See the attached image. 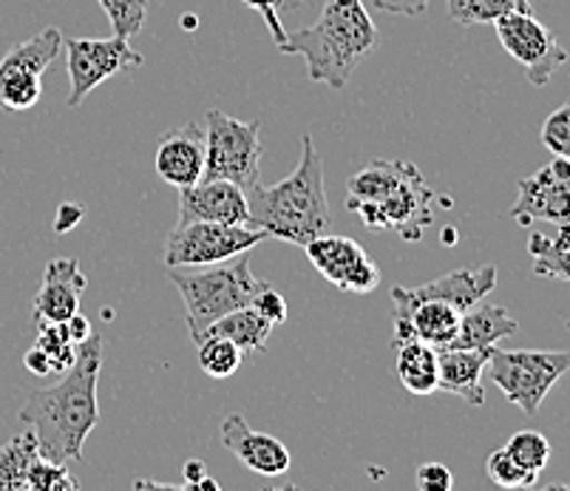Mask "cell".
I'll return each instance as SVG.
<instances>
[{"mask_svg": "<svg viewBox=\"0 0 570 491\" xmlns=\"http://www.w3.org/2000/svg\"><path fill=\"white\" fill-rule=\"evenodd\" d=\"M102 366V338L97 333L77 344V359L55 386L26 397L18 418L32 429L40 454L55 463L82 460V446L100 421L97 381Z\"/></svg>", "mask_w": 570, "mask_h": 491, "instance_id": "6da1fadb", "label": "cell"}, {"mask_svg": "<svg viewBox=\"0 0 570 491\" xmlns=\"http://www.w3.org/2000/svg\"><path fill=\"white\" fill-rule=\"evenodd\" d=\"M434 190L414 163L372 159L346 179V208L372 230H395L420 242L434 219Z\"/></svg>", "mask_w": 570, "mask_h": 491, "instance_id": "7a4b0ae2", "label": "cell"}, {"mask_svg": "<svg viewBox=\"0 0 570 491\" xmlns=\"http://www.w3.org/2000/svg\"><path fill=\"white\" fill-rule=\"evenodd\" d=\"M247 208L250 227L289 245L307 247L313 239L330 234L333 214L326 202L324 163L309 134L302 137V159L293 174L273 188H262L258 183L247 190Z\"/></svg>", "mask_w": 570, "mask_h": 491, "instance_id": "3957f363", "label": "cell"}, {"mask_svg": "<svg viewBox=\"0 0 570 491\" xmlns=\"http://www.w3.org/2000/svg\"><path fill=\"white\" fill-rule=\"evenodd\" d=\"M377 40V26L364 0H326L321 18L307 29L287 32L278 51L302 55L309 80L341 91Z\"/></svg>", "mask_w": 570, "mask_h": 491, "instance_id": "277c9868", "label": "cell"}, {"mask_svg": "<svg viewBox=\"0 0 570 491\" xmlns=\"http://www.w3.org/2000/svg\"><path fill=\"white\" fill-rule=\"evenodd\" d=\"M168 278L179 291L185 302V318H188L190 338L199 344L207 335L210 324L219 322L222 315L238 307H250L262 278L253 276L250 256H238L207 267H168Z\"/></svg>", "mask_w": 570, "mask_h": 491, "instance_id": "5b68a950", "label": "cell"}, {"mask_svg": "<svg viewBox=\"0 0 570 491\" xmlns=\"http://www.w3.org/2000/svg\"><path fill=\"white\" fill-rule=\"evenodd\" d=\"M262 122L236 120L230 114L210 108L205 114V170L202 179H227L250 190L262 179Z\"/></svg>", "mask_w": 570, "mask_h": 491, "instance_id": "8992f818", "label": "cell"}, {"mask_svg": "<svg viewBox=\"0 0 570 491\" xmlns=\"http://www.w3.org/2000/svg\"><path fill=\"white\" fill-rule=\"evenodd\" d=\"M491 379L525 415H537L548 392L570 370V350H497L489 361Z\"/></svg>", "mask_w": 570, "mask_h": 491, "instance_id": "52a82bcc", "label": "cell"}, {"mask_svg": "<svg viewBox=\"0 0 570 491\" xmlns=\"http://www.w3.org/2000/svg\"><path fill=\"white\" fill-rule=\"evenodd\" d=\"M264 239L267 234L258 227L185 222V225H176L165 239V267L219 265L238 253H250Z\"/></svg>", "mask_w": 570, "mask_h": 491, "instance_id": "ba28073f", "label": "cell"}, {"mask_svg": "<svg viewBox=\"0 0 570 491\" xmlns=\"http://www.w3.org/2000/svg\"><path fill=\"white\" fill-rule=\"evenodd\" d=\"M63 49V32L49 26L40 35L18 43L0 60V111H29L43 97V71Z\"/></svg>", "mask_w": 570, "mask_h": 491, "instance_id": "9c48e42d", "label": "cell"}, {"mask_svg": "<svg viewBox=\"0 0 570 491\" xmlns=\"http://www.w3.org/2000/svg\"><path fill=\"white\" fill-rule=\"evenodd\" d=\"M494 29L502 49L525 69L528 82L537 89L551 82V77L568 63V51L559 46L557 35L542 20H537L533 12L502 14L500 20H494Z\"/></svg>", "mask_w": 570, "mask_h": 491, "instance_id": "30bf717a", "label": "cell"}, {"mask_svg": "<svg viewBox=\"0 0 570 491\" xmlns=\"http://www.w3.org/2000/svg\"><path fill=\"white\" fill-rule=\"evenodd\" d=\"M69 51V106L77 108L97 86L126 69H139L145 57L126 38H63Z\"/></svg>", "mask_w": 570, "mask_h": 491, "instance_id": "8fae6325", "label": "cell"}, {"mask_svg": "<svg viewBox=\"0 0 570 491\" xmlns=\"http://www.w3.org/2000/svg\"><path fill=\"white\" fill-rule=\"evenodd\" d=\"M315 271L344 293H372L381 287V267L350 236L324 234L307 245Z\"/></svg>", "mask_w": 570, "mask_h": 491, "instance_id": "7c38bea8", "label": "cell"}, {"mask_svg": "<svg viewBox=\"0 0 570 491\" xmlns=\"http://www.w3.org/2000/svg\"><path fill=\"white\" fill-rule=\"evenodd\" d=\"M517 190H520V196H517L514 208H511V219H517L520 225H531V222L562 225V222H570L568 159L553 157L551 163L542 165L537 174L520 179Z\"/></svg>", "mask_w": 570, "mask_h": 491, "instance_id": "4fadbf2b", "label": "cell"}, {"mask_svg": "<svg viewBox=\"0 0 570 491\" xmlns=\"http://www.w3.org/2000/svg\"><path fill=\"white\" fill-rule=\"evenodd\" d=\"M185 222H219V225L250 227L247 194L227 179H199L190 188L179 190V219Z\"/></svg>", "mask_w": 570, "mask_h": 491, "instance_id": "5bb4252c", "label": "cell"}, {"mask_svg": "<svg viewBox=\"0 0 570 491\" xmlns=\"http://www.w3.org/2000/svg\"><path fill=\"white\" fill-rule=\"evenodd\" d=\"M222 443H225L227 452H233L242 460V467L250 469L253 474H262V478L287 474L289 463H293L289 449L278 438L250 429V423L238 412H233V415L222 421Z\"/></svg>", "mask_w": 570, "mask_h": 491, "instance_id": "9a60e30c", "label": "cell"}, {"mask_svg": "<svg viewBox=\"0 0 570 491\" xmlns=\"http://www.w3.org/2000/svg\"><path fill=\"white\" fill-rule=\"evenodd\" d=\"M154 165H157L159 179L174 185L176 190L199 183L202 170H205V126L185 122L183 128L165 134L159 139Z\"/></svg>", "mask_w": 570, "mask_h": 491, "instance_id": "2e32d148", "label": "cell"}, {"mask_svg": "<svg viewBox=\"0 0 570 491\" xmlns=\"http://www.w3.org/2000/svg\"><path fill=\"white\" fill-rule=\"evenodd\" d=\"M86 273L80 271L77 258H51L43 271V282L35 296V322L63 324L80 310Z\"/></svg>", "mask_w": 570, "mask_h": 491, "instance_id": "e0dca14e", "label": "cell"}, {"mask_svg": "<svg viewBox=\"0 0 570 491\" xmlns=\"http://www.w3.org/2000/svg\"><path fill=\"white\" fill-rule=\"evenodd\" d=\"M497 287V267H463V271L445 273V276L432 278V282L420 284V287H395L406 298H438V302L452 304L460 313L471 310L474 304L483 302Z\"/></svg>", "mask_w": 570, "mask_h": 491, "instance_id": "ac0fdd59", "label": "cell"}, {"mask_svg": "<svg viewBox=\"0 0 570 491\" xmlns=\"http://www.w3.org/2000/svg\"><path fill=\"white\" fill-rule=\"evenodd\" d=\"M491 350H465V346H443L438 350V390L463 397L471 406H483V372L489 370Z\"/></svg>", "mask_w": 570, "mask_h": 491, "instance_id": "d6986e66", "label": "cell"}, {"mask_svg": "<svg viewBox=\"0 0 570 491\" xmlns=\"http://www.w3.org/2000/svg\"><path fill=\"white\" fill-rule=\"evenodd\" d=\"M520 333V324L517 318L508 315L505 307L500 304H474L471 310H465L460 315L458 335L449 346H465V350H491V346L500 344L502 338H511V335Z\"/></svg>", "mask_w": 570, "mask_h": 491, "instance_id": "ffe728a7", "label": "cell"}, {"mask_svg": "<svg viewBox=\"0 0 570 491\" xmlns=\"http://www.w3.org/2000/svg\"><path fill=\"white\" fill-rule=\"evenodd\" d=\"M397 346V379L403 390L417 397L438 392V350L426 341H401Z\"/></svg>", "mask_w": 570, "mask_h": 491, "instance_id": "44dd1931", "label": "cell"}, {"mask_svg": "<svg viewBox=\"0 0 570 491\" xmlns=\"http://www.w3.org/2000/svg\"><path fill=\"white\" fill-rule=\"evenodd\" d=\"M273 327H276V324L269 322L267 315L258 313L256 307H238L233 310V313L222 315L219 322L210 324L207 335H222V338L233 341V344L247 355L267 350Z\"/></svg>", "mask_w": 570, "mask_h": 491, "instance_id": "7402d4cb", "label": "cell"}, {"mask_svg": "<svg viewBox=\"0 0 570 491\" xmlns=\"http://www.w3.org/2000/svg\"><path fill=\"white\" fill-rule=\"evenodd\" d=\"M40 458L43 454L32 429H26L7 446H0V491H29V474Z\"/></svg>", "mask_w": 570, "mask_h": 491, "instance_id": "603a6c76", "label": "cell"}, {"mask_svg": "<svg viewBox=\"0 0 570 491\" xmlns=\"http://www.w3.org/2000/svg\"><path fill=\"white\" fill-rule=\"evenodd\" d=\"M528 253L537 276L570 282V222L557 225V234H531Z\"/></svg>", "mask_w": 570, "mask_h": 491, "instance_id": "cb8c5ba5", "label": "cell"}, {"mask_svg": "<svg viewBox=\"0 0 570 491\" xmlns=\"http://www.w3.org/2000/svg\"><path fill=\"white\" fill-rule=\"evenodd\" d=\"M449 18L463 26L494 23L502 14L533 12L531 0H445Z\"/></svg>", "mask_w": 570, "mask_h": 491, "instance_id": "d4e9b609", "label": "cell"}, {"mask_svg": "<svg viewBox=\"0 0 570 491\" xmlns=\"http://www.w3.org/2000/svg\"><path fill=\"white\" fill-rule=\"evenodd\" d=\"M196 346H199V370L214 381H225L236 375L242 361H245V353L233 341L222 338V335H205Z\"/></svg>", "mask_w": 570, "mask_h": 491, "instance_id": "484cf974", "label": "cell"}, {"mask_svg": "<svg viewBox=\"0 0 570 491\" xmlns=\"http://www.w3.org/2000/svg\"><path fill=\"white\" fill-rule=\"evenodd\" d=\"M117 38H137L148 18V0H97Z\"/></svg>", "mask_w": 570, "mask_h": 491, "instance_id": "4316f807", "label": "cell"}, {"mask_svg": "<svg viewBox=\"0 0 570 491\" xmlns=\"http://www.w3.org/2000/svg\"><path fill=\"white\" fill-rule=\"evenodd\" d=\"M46 355H49L51 375H63L77 359V344L71 341L66 324H40L38 344Z\"/></svg>", "mask_w": 570, "mask_h": 491, "instance_id": "83f0119b", "label": "cell"}, {"mask_svg": "<svg viewBox=\"0 0 570 491\" xmlns=\"http://www.w3.org/2000/svg\"><path fill=\"white\" fill-rule=\"evenodd\" d=\"M505 449L522 469H528L533 474L542 472L548 467V460H551V443H548V438L542 432H533V429L511 435Z\"/></svg>", "mask_w": 570, "mask_h": 491, "instance_id": "f1b7e54d", "label": "cell"}, {"mask_svg": "<svg viewBox=\"0 0 570 491\" xmlns=\"http://www.w3.org/2000/svg\"><path fill=\"white\" fill-rule=\"evenodd\" d=\"M485 474L500 489H531V485H537L539 478V474L522 469L505 446L489 454V460H485Z\"/></svg>", "mask_w": 570, "mask_h": 491, "instance_id": "f546056e", "label": "cell"}, {"mask_svg": "<svg viewBox=\"0 0 570 491\" xmlns=\"http://www.w3.org/2000/svg\"><path fill=\"white\" fill-rule=\"evenodd\" d=\"M542 146L553 154V157H562L570 163V100H564L557 111L548 114V120L542 122V131H539Z\"/></svg>", "mask_w": 570, "mask_h": 491, "instance_id": "4dcf8cb0", "label": "cell"}, {"mask_svg": "<svg viewBox=\"0 0 570 491\" xmlns=\"http://www.w3.org/2000/svg\"><path fill=\"white\" fill-rule=\"evenodd\" d=\"M80 489L75 478L69 474L66 463H55L49 458H40L29 474V491H66Z\"/></svg>", "mask_w": 570, "mask_h": 491, "instance_id": "1f68e13d", "label": "cell"}, {"mask_svg": "<svg viewBox=\"0 0 570 491\" xmlns=\"http://www.w3.org/2000/svg\"><path fill=\"white\" fill-rule=\"evenodd\" d=\"M250 307H256L258 313L267 315L273 324L287 322V302H284L282 293H278L276 287H269L267 282L258 284V291H256V296H253Z\"/></svg>", "mask_w": 570, "mask_h": 491, "instance_id": "d6a6232c", "label": "cell"}, {"mask_svg": "<svg viewBox=\"0 0 570 491\" xmlns=\"http://www.w3.org/2000/svg\"><path fill=\"white\" fill-rule=\"evenodd\" d=\"M414 483L420 491H449L454 485V478L443 463H423L414 474Z\"/></svg>", "mask_w": 570, "mask_h": 491, "instance_id": "836d02e7", "label": "cell"}, {"mask_svg": "<svg viewBox=\"0 0 570 491\" xmlns=\"http://www.w3.org/2000/svg\"><path fill=\"white\" fill-rule=\"evenodd\" d=\"M242 3L250 9H256V12L262 14L264 23H267V29H269V35H273V40H276V46L287 38V29H284L282 14H278V0H242Z\"/></svg>", "mask_w": 570, "mask_h": 491, "instance_id": "e575fe53", "label": "cell"}, {"mask_svg": "<svg viewBox=\"0 0 570 491\" xmlns=\"http://www.w3.org/2000/svg\"><path fill=\"white\" fill-rule=\"evenodd\" d=\"M372 7L389 14H406V18H417L423 9L429 7V0H372Z\"/></svg>", "mask_w": 570, "mask_h": 491, "instance_id": "d590c367", "label": "cell"}, {"mask_svg": "<svg viewBox=\"0 0 570 491\" xmlns=\"http://www.w3.org/2000/svg\"><path fill=\"white\" fill-rule=\"evenodd\" d=\"M80 219H82L80 205H75V202H66V205H60V208H57L55 234H69V230H75V227L80 225Z\"/></svg>", "mask_w": 570, "mask_h": 491, "instance_id": "8d00e7d4", "label": "cell"}, {"mask_svg": "<svg viewBox=\"0 0 570 491\" xmlns=\"http://www.w3.org/2000/svg\"><path fill=\"white\" fill-rule=\"evenodd\" d=\"M23 366L32 372V375H38V379H46V375H51L49 355H46L40 346H32V350L23 355Z\"/></svg>", "mask_w": 570, "mask_h": 491, "instance_id": "74e56055", "label": "cell"}, {"mask_svg": "<svg viewBox=\"0 0 570 491\" xmlns=\"http://www.w3.org/2000/svg\"><path fill=\"white\" fill-rule=\"evenodd\" d=\"M63 324H66V330H69V335H71V341H75V344H82V341H86L88 335H91V322H88V318L80 313V310H77V313L71 315L69 322H63Z\"/></svg>", "mask_w": 570, "mask_h": 491, "instance_id": "f35d334b", "label": "cell"}, {"mask_svg": "<svg viewBox=\"0 0 570 491\" xmlns=\"http://www.w3.org/2000/svg\"><path fill=\"white\" fill-rule=\"evenodd\" d=\"M205 474H207L205 460H188V463H185V469H183V483L188 485V489H194V485L199 483Z\"/></svg>", "mask_w": 570, "mask_h": 491, "instance_id": "ab89813d", "label": "cell"}, {"mask_svg": "<svg viewBox=\"0 0 570 491\" xmlns=\"http://www.w3.org/2000/svg\"><path fill=\"white\" fill-rule=\"evenodd\" d=\"M302 3H304V0H282V3H278V14H282V18H284V14L295 12V9L302 7Z\"/></svg>", "mask_w": 570, "mask_h": 491, "instance_id": "60d3db41", "label": "cell"}, {"mask_svg": "<svg viewBox=\"0 0 570 491\" xmlns=\"http://www.w3.org/2000/svg\"><path fill=\"white\" fill-rule=\"evenodd\" d=\"M194 489H205V491H219V483H216V480H210V478H207V474H205V478H202L199 480V483H196L194 485Z\"/></svg>", "mask_w": 570, "mask_h": 491, "instance_id": "b9f144b4", "label": "cell"}, {"mask_svg": "<svg viewBox=\"0 0 570 491\" xmlns=\"http://www.w3.org/2000/svg\"><path fill=\"white\" fill-rule=\"evenodd\" d=\"M278 3H282V0H278Z\"/></svg>", "mask_w": 570, "mask_h": 491, "instance_id": "7bdbcfd3", "label": "cell"}]
</instances>
